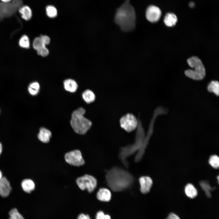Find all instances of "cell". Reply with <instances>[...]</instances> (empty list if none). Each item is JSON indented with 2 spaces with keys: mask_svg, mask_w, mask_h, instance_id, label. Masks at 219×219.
I'll return each instance as SVG.
<instances>
[{
  "mask_svg": "<svg viewBox=\"0 0 219 219\" xmlns=\"http://www.w3.org/2000/svg\"><path fill=\"white\" fill-rule=\"evenodd\" d=\"M121 127L125 131L130 132L138 125V122L136 117L131 113H127L121 117L120 120Z\"/></svg>",
  "mask_w": 219,
  "mask_h": 219,
  "instance_id": "52a82bcc",
  "label": "cell"
},
{
  "mask_svg": "<svg viewBox=\"0 0 219 219\" xmlns=\"http://www.w3.org/2000/svg\"><path fill=\"white\" fill-rule=\"evenodd\" d=\"M162 12L160 9L158 7L151 5L147 9L146 16L147 19L150 22H156L160 19Z\"/></svg>",
  "mask_w": 219,
  "mask_h": 219,
  "instance_id": "9c48e42d",
  "label": "cell"
},
{
  "mask_svg": "<svg viewBox=\"0 0 219 219\" xmlns=\"http://www.w3.org/2000/svg\"><path fill=\"white\" fill-rule=\"evenodd\" d=\"M105 215L103 211H99L96 213V219H103Z\"/></svg>",
  "mask_w": 219,
  "mask_h": 219,
  "instance_id": "f546056e",
  "label": "cell"
},
{
  "mask_svg": "<svg viewBox=\"0 0 219 219\" xmlns=\"http://www.w3.org/2000/svg\"><path fill=\"white\" fill-rule=\"evenodd\" d=\"M200 184L202 188L204 191L207 196L208 197H210L211 195L210 191L212 190V188L210 185L207 182L205 181H201Z\"/></svg>",
  "mask_w": 219,
  "mask_h": 219,
  "instance_id": "484cf974",
  "label": "cell"
},
{
  "mask_svg": "<svg viewBox=\"0 0 219 219\" xmlns=\"http://www.w3.org/2000/svg\"><path fill=\"white\" fill-rule=\"evenodd\" d=\"M11 187L9 182L5 177L0 179V195L3 197H6L9 194Z\"/></svg>",
  "mask_w": 219,
  "mask_h": 219,
  "instance_id": "8fae6325",
  "label": "cell"
},
{
  "mask_svg": "<svg viewBox=\"0 0 219 219\" xmlns=\"http://www.w3.org/2000/svg\"><path fill=\"white\" fill-rule=\"evenodd\" d=\"M46 13L49 17L53 18L57 15V11L56 9L52 5H48L46 8Z\"/></svg>",
  "mask_w": 219,
  "mask_h": 219,
  "instance_id": "cb8c5ba5",
  "label": "cell"
},
{
  "mask_svg": "<svg viewBox=\"0 0 219 219\" xmlns=\"http://www.w3.org/2000/svg\"><path fill=\"white\" fill-rule=\"evenodd\" d=\"M140 190L143 194H146L150 191L153 184L151 179L149 176H142L139 179Z\"/></svg>",
  "mask_w": 219,
  "mask_h": 219,
  "instance_id": "30bf717a",
  "label": "cell"
},
{
  "mask_svg": "<svg viewBox=\"0 0 219 219\" xmlns=\"http://www.w3.org/2000/svg\"><path fill=\"white\" fill-rule=\"evenodd\" d=\"M76 182L81 190H87L89 193L94 190L97 184L96 179L92 176L88 174L78 178Z\"/></svg>",
  "mask_w": 219,
  "mask_h": 219,
  "instance_id": "8992f818",
  "label": "cell"
},
{
  "mask_svg": "<svg viewBox=\"0 0 219 219\" xmlns=\"http://www.w3.org/2000/svg\"><path fill=\"white\" fill-rule=\"evenodd\" d=\"M187 62L189 65L194 70L189 69L186 71V75L193 80L202 79L205 75L206 71L201 60L197 57H193L188 59Z\"/></svg>",
  "mask_w": 219,
  "mask_h": 219,
  "instance_id": "277c9868",
  "label": "cell"
},
{
  "mask_svg": "<svg viewBox=\"0 0 219 219\" xmlns=\"http://www.w3.org/2000/svg\"><path fill=\"white\" fill-rule=\"evenodd\" d=\"M77 219H91L89 216L88 214H85L82 213L80 214L78 216Z\"/></svg>",
  "mask_w": 219,
  "mask_h": 219,
  "instance_id": "1f68e13d",
  "label": "cell"
},
{
  "mask_svg": "<svg viewBox=\"0 0 219 219\" xmlns=\"http://www.w3.org/2000/svg\"><path fill=\"white\" fill-rule=\"evenodd\" d=\"M185 192L186 195L191 199L194 198L197 195L196 189L192 184L190 183L185 186Z\"/></svg>",
  "mask_w": 219,
  "mask_h": 219,
  "instance_id": "d6986e66",
  "label": "cell"
},
{
  "mask_svg": "<svg viewBox=\"0 0 219 219\" xmlns=\"http://www.w3.org/2000/svg\"><path fill=\"white\" fill-rule=\"evenodd\" d=\"M103 219H111V217L109 215L105 214Z\"/></svg>",
  "mask_w": 219,
  "mask_h": 219,
  "instance_id": "d6a6232c",
  "label": "cell"
},
{
  "mask_svg": "<svg viewBox=\"0 0 219 219\" xmlns=\"http://www.w3.org/2000/svg\"><path fill=\"white\" fill-rule=\"evenodd\" d=\"M96 197L100 201L108 202L111 199V193L109 189L102 188L100 189L98 191Z\"/></svg>",
  "mask_w": 219,
  "mask_h": 219,
  "instance_id": "7c38bea8",
  "label": "cell"
},
{
  "mask_svg": "<svg viewBox=\"0 0 219 219\" xmlns=\"http://www.w3.org/2000/svg\"><path fill=\"white\" fill-rule=\"evenodd\" d=\"M21 186L23 190L28 193H30L35 188L34 182L30 179H26L23 180L21 182Z\"/></svg>",
  "mask_w": 219,
  "mask_h": 219,
  "instance_id": "9a60e30c",
  "label": "cell"
},
{
  "mask_svg": "<svg viewBox=\"0 0 219 219\" xmlns=\"http://www.w3.org/2000/svg\"><path fill=\"white\" fill-rule=\"evenodd\" d=\"M165 24L168 26H172L175 25L177 21L176 16L173 13H169L165 16L164 19Z\"/></svg>",
  "mask_w": 219,
  "mask_h": 219,
  "instance_id": "e0dca14e",
  "label": "cell"
},
{
  "mask_svg": "<svg viewBox=\"0 0 219 219\" xmlns=\"http://www.w3.org/2000/svg\"><path fill=\"white\" fill-rule=\"evenodd\" d=\"M40 85L38 82H34L30 83L28 87V90L31 95L34 96L37 95L39 92Z\"/></svg>",
  "mask_w": 219,
  "mask_h": 219,
  "instance_id": "44dd1931",
  "label": "cell"
},
{
  "mask_svg": "<svg viewBox=\"0 0 219 219\" xmlns=\"http://www.w3.org/2000/svg\"><path fill=\"white\" fill-rule=\"evenodd\" d=\"M2 145L0 142V155L2 153Z\"/></svg>",
  "mask_w": 219,
  "mask_h": 219,
  "instance_id": "e575fe53",
  "label": "cell"
},
{
  "mask_svg": "<svg viewBox=\"0 0 219 219\" xmlns=\"http://www.w3.org/2000/svg\"><path fill=\"white\" fill-rule=\"evenodd\" d=\"M82 96L84 101L88 104L94 102L96 99L95 94L92 91L89 89L85 90L82 93Z\"/></svg>",
  "mask_w": 219,
  "mask_h": 219,
  "instance_id": "ac0fdd59",
  "label": "cell"
},
{
  "mask_svg": "<svg viewBox=\"0 0 219 219\" xmlns=\"http://www.w3.org/2000/svg\"><path fill=\"white\" fill-rule=\"evenodd\" d=\"M22 0H12V2H0V20L11 16L22 5Z\"/></svg>",
  "mask_w": 219,
  "mask_h": 219,
  "instance_id": "5b68a950",
  "label": "cell"
},
{
  "mask_svg": "<svg viewBox=\"0 0 219 219\" xmlns=\"http://www.w3.org/2000/svg\"><path fill=\"white\" fill-rule=\"evenodd\" d=\"M189 5V6L190 7H193L194 6V4L193 2H191L190 3Z\"/></svg>",
  "mask_w": 219,
  "mask_h": 219,
  "instance_id": "d590c367",
  "label": "cell"
},
{
  "mask_svg": "<svg viewBox=\"0 0 219 219\" xmlns=\"http://www.w3.org/2000/svg\"><path fill=\"white\" fill-rule=\"evenodd\" d=\"M85 112L83 108L80 107L74 111L71 114V125L78 134H85L92 126V122L84 116Z\"/></svg>",
  "mask_w": 219,
  "mask_h": 219,
  "instance_id": "3957f363",
  "label": "cell"
},
{
  "mask_svg": "<svg viewBox=\"0 0 219 219\" xmlns=\"http://www.w3.org/2000/svg\"><path fill=\"white\" fill-rule=\"evenodd\" d=\"M207 90L210 92L213 93L215 95H219V83L217 81H211L207 86Z\"/></svg>",
  "mask_w": 219,
  "mask_h": 219,
  "instance_id": "ffe728a7",
  "label": "cell"
},
{
  "mask_svg": "<svg viewBox=\"0 0 219 219\" xmlns=\"http://www.w3.org/2000/svg\"><path fill=\"white\" fill-rule=\"evenodd\" d=\"M9 219H24L16 208L12 209L9 212Z\"/></svg>",
  "mask_w": 219,
  "mask_h": 219,
  "instance_id": "d4e9b609",
  "label": "cell"
},
{
  "mask_svg": "<svg viewBox=\"0 0 219 219\" xmlns=\"http://www.w3.org/2000/svg\"><path fill=\"white\" fill-rule=\"evenodd\" d=\"M2 172L0 170V179L2 177Z\"/></svg>",
  "mask_w": 219,
  "mask_h": 219,
  "instance_id": "8d00e7d4",
  "label": "cell"
},
{
  "mask_svg": "<svg viewBox=\"0 0 219 219\" xmlns=\"http://www.w3.org/2000/svg\"><path fill=\"white\" fill-rule=\"evenodd\" d=\"M136 19L134 7L130 4V0H125L116 10L114 18L115 23L122 30L128 32L134 29Z\"/></svg>",
  "mask_w": 219,
  "mask_h": 219,
  "instance_id": "6da1fadb",
  "label": "cell"
},
{
  "mask_svg": "<svg viewBox=\"0 0 219 219\" xmlns=\"http://www.w3.org/2000/svg\"><path fill=\"white\" fill-rule=\"evenodd\" d=\"M33 45L34 49L36 51L44 46H46L43 44L40 37H37L34 39Z\"/></svg>",
  "mask_w": 219,
  "mask_h": 219,
  "instance_id": "4316f807",
  "label": "cell"
},
{
  "mask_svg": "<svg viewBox=\"0 0 219 219\" xmlns=\"http://www.w3.org/2000/svg\"><path fill=\"white\" fill-rule=\"evenodd\" d=\"M51 135V133L50 130L45 128L42 127L39 130L37 137L40 141L46 143L50 141Z\"/></svg>",
  "mask_w": 219,
  "mask_h": 219,
  "instance_id": "4fadbf2b",
  "label": "cell"
},
{
  "mask_svg": "<svg viewBox=\"0 0 219 219\" xmlns=\"http://www.w3.org/2000/svg\"><path fill=\"white\" fill-rule=\"evenodd\" d=\"M209 163L213 168L218 169L219 167V158L216 155L211 156L209 160Z\"/></svg>",
  "mask_w": 219,
  "mask_h": 219,
  "instance_id": "603a6c76",
  "label": "cell"
},
{
  "mask_svg": "<svg viewBox=\"0 0 219 219\" xmlns=\"http://www.w3.org/2000/svg\"><path fill=\"white\" fill-rule=\"evenodd\" d=\"M0 113H1V110H0Z\"/></svg>",
  "mask_w": 219,
  "mask_h": 219,
  "instance_id": "74e56055",
  "label": "cell"
},
{
  "mask_svg": "<svg viewBox=\"0 0 219 219\" xmlns=\"http://www.w3.org/2000/svg\"><path fill=\"white\" fill-rule=\"evenodd\" d=\"M64 86L65 89L71 92H74L76 91L78 85L76 82L71 79H68L64 82Z\"/></svg>",
  "mask_w": 219,
  "mask_h": 219,
  "instance_id": "5bb4252c",
  "label": "cell"
},
{
  "mask_svg": "<svg viewBox=\"0 0 219 219\" xmlns=\"http://www.w3.org/2000/svg\"><path fill=\"white\" fill-rule=\"evenodd\" d=\"M65 161L69 164L75 166H79L85 164L81 152L78 150H75L66 153L64 155Z\"/></svg>",
  "mask_w": 219,
  "mask_h": 219,
  "instance_id": "ba28073f",
  "label": "cell"
},
{
  "mask_svg": "<svg viewBox=\"0 0 219 219\" xmlns=\"http://www.w3.org/2000/svg\"><path fill=\"white\" fill-rule=\"evenodd\" d=\"M166 219H180L179 217L174 213L170 214Z\"/></svg>",
  "mask_w": 219,
  "mask_h": 219,
  "instance_id": "4dcf8cb0",
  "label": "cell"
},
{
  "mask_svg": "<svg viewBox=\"0 0 219 219\" xmlns=\"http://www.w3.org/2000/svg\"><path fill=\"white\" fill-rule=\"evenodd\" d=\"M22 17L26 20L30 19L32 16V12L30 8L27 5L21 6L19 9Z\"/></svg>",
  "mask_w": 219,
  "mask_h": 219,
  "instance_id": "2e32d148",
  "label": "cell"
},
{
  "mask_svg": "<svg viewBox=\"0 0 219 219\" xmlns=\"http://www.w3.org/2000/svg\"><path fill=\"white\" fill-rule=\"evenodd\" d=\"M2 2H9L11 1L12 0H1Z\"/></svg>",
  "mask_w": 219,
  "mask_h": 219,
  "instance_id": "836d02e7",
  "label": "cell"
},
{
  "mask_svg": "<svg viewBox=\"0 0 219 219\" xmlns=\"http://www.w3.org/2000/svg\"><path fill=\"white\" fill-rule=\"evenodd\" d=\"M19 44L23 48H29L30 47V42L28 36L25 35L22 36L19 40Z\"/></svg>",
  "mask_w": 219,
  "mask_h": 219,
  "instance_id": "7402d4cb",
  "label": "cell"
},
{
  "mask_svg": "<svg viewBox=\"0 0 219 219\" xmlns=\"http://www.w3.org/2000/svg\"><path fill=\"white\" fill-rule=\"evenodd\" d=\"M37 54L41 56L45 57L47 56L49 53L48 49L46 46H44L40 49L36 51Z\"/></svg>",
  "mask_w": 219,
  "mask_h": 219,
  "instance_id": "83f0119b",
  "label": "cell"
},
{
  "mask_svg": "<svg viewBox=\"0 0 219 219\" xmlns=\"http://www.w3.org/2000/svg\"><path fill=\"white\" fill-rule=\"evenodd\" d=\"M43 44L45 46L49 44L50 39L46 35H41L40 37Z\"/></svg>",
  "mask_w": 219,
  "mask_h": 219,
  "instance_id": "f1b7e54d",
  "label": "cell"
},
{
  "mask_svg": "<svg viewBox=\"0 0 219 219\" xmlns=\"http://www.w3.org/2000/svg\"><path fill=\"white\" fill-rule=\"evenodd\" d=\"M106 178L108 185L114 191H122L129 188L134 180L133 177L129 172L117 167L108 172Z\"/></svg>",
  "mask_w": 219,
  "mask_h": 219,
  "instance_id": "7a4b0ae2",
  "label": "cell"
}]
</instances>
